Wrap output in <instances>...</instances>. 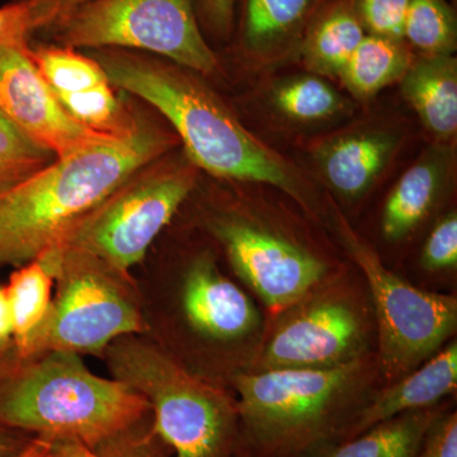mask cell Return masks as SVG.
<instances>
[{
	"instance_id": "obj_8",
	"label": "cell",
	"mask_w": 457,
	"mask_h": 457,
	"mask_svg": "<svg viewBox=\"0 0 457 457\" xmlns=\"http://www.w3.org/2000/svg\"><path fill=\"white\" fill-rule=\"evenodd\" d=\"M155 162L71 225L53 248L86 252L130 275L196 183L191 165Z\"/></svg>"
},
{
	"instance_id": "obj_9",
	"label": "cell",
	"mask_w": 457,
	"mask_h": 457,
	"mask_svg": "<svg viewBox=\"0 0 457 457\" xmlns=\"http://www.w3.org/2000/svg\"><path fill=\"white\" fill-rule=\"evenodd\" d=\"M345 248L368 281L378 329V366L390 384L411 374L455 335L457 302L414 287L384 266L378 253L339 218Z\"/></svg>"
},
{
	"instance_id": "obj_29",
	"label": "cell",
	"mask_w": 457,
	"mask_h": 457,
	"mask_svg": "<svg viewBox=\"0 0 457 457\" xmlns=\"http://www.w3.org/2000/svg\"><path fill=\"white\" fill-rule=\"evenodd\" d=\"M353 5L368 35L403 41L409 0H353Z\"/></svg>"
},
{
	"instance_id": "obj_23",
	"label": "cell",
	"mask_w": 457,
	"mask_h": 457,
	"mask_svg": "<svg viewBox=\"0 0 457 457\" xmlns=\"http://www.w3.org/2000/svg\"><path fill=\"white\" fill-rule=\"evenodd\" d=\"M55 96L75 121L97 134L125 139L139 130L144 122L117 97L111 82L84 92Z\"/></svg>"
},
{
	"instance_id": "obj_1",
	"label": "cell",
	"mask_w": 457,
	"mask_h": 457,
	"mask_svg": "<svg viewBox=\"0 0 457 457\" xmlns=\"http://www.w3.org/2000/svg\"><path fill=\"white\" fill-rule=\"evenodd\" d=\"M149 403L116 378L93 374L79 354L0 352V427L97 450L143 427Z\"/></svg>"
},
{
	"instance_id": "obj_21",
	"label": "cell",
	"mask_w": 457,
	"mask_h": 457,
	"mask_svg": "<svg viewBox=\"0 0 457 457\" xmlns=\"http://www.w3.org/2000/svg\"><path fill=\"white\" fill-rule=\"evenodd\" d=\"M54 286L53 270L40 258L17 267L9 276L5 291L13 321V347L18 353L26 351L44 323L53 302Z\"/></svg>"
},
{
	"instance_id": "obj_36",
	"label": "cell",
	"mask_w": 457,
	"mask_h": 457,
	"mask_svg": "<svg viewBox=\"0 0 457 457\" xmlns=\"http://www.w3.org/2000/svg\"><path fill=\"white\" fill-rule=\"evenodd\" d=\"M31 438L23 433L11 431L0 427V457H11L20 453Z\"/></svg>"
},
{
	"instance_id": "obj_4",
	"label": "cell",
	"mask_w": 457,
	"mask_h": 457,
	"mask_svg": "<svg viewBox=\"0 0 457 457\" xmlns=\"http://www.w3.org/2000/svg\"><path fill=\"white\" fill-rule=\"evenodd\" d=\"M363 357L321 369L237 376L240 433L254 457H317L345 440L369 376Z\"/></svg>"
},
{
	"instance_id": "obj_31",
	"label": "cell",
	"mask_w": 457,
	"mask_h": 457,
	"mask_svg": "<svg viewBox=\"0 0 457 457\" xmlns=\"http://www.w3.org/2000/svg\"><path fill=\"white\" fill-rule=\"evenodd\" d=\"M155 436L152 429L147 432L137 431L125 436L99 447L97 450L84 449L79 446H65L66 457H158L155 455L154 447Z\"/></svg>"
},
{
	"instance_id": "obj_18",
	"label": "cell",
	"mask_w": 457,
	"mask_h": 457,
	"mask_svg": "<svg viewBox=\"0 0 457 457\" xmlns=\"http://www.w3.org/2000/svg\"><path fill=\"white\" fill-rule=\"evenodd\" d=\"M444 177L445 167L437 158L418 162L403 174L385 204V237L400 240L420 227L440 196Z\"/></svg>"
},
{
	"instance_id": "obj_33",
	"label": "cell",
	"mask_w": 457,
	"mask_h": 457,
	"mask_svg": "<svg viewBox=\"0 0 457 457\" xmlns=\"http://www.w3.org/2000/svg\"><path fill=\"white\" fill-rule=\"evenodd\" d=\"M198 21L219 37H227L233 29L236 0H195Z\"/></svg>"
},
{
	"instance_id": "obj_5",
	"label": "cell",
	"mask_w": 457,
	"mask_h": 457,
	"mask_svg": "<svg viewBox=\"0 0 457 457\" xmlns=\"http://www.w3.org/2000/svg\"><path fill=\"white\" fill-rule=\"evenodd\" d=\"M102 356L112 378L149 403L152 432L171 457H230L240 433L237 404L144 335L122 337Z\"/></svg>"
},
{
	"instance_id": "obj_10",
	"label": "cell",
	"mask_w": 457,
	"mask_h": 457,
	"mask_svg": "<svg viewBox=\"0 0 457 457\" xmlns=\"http://www.w3.org/2000/svg\"><path fill=\"white\" fill-rule=\"evenodd\" d=\"M215 233L237 275L270 311L303 303L326 276V264L315 255L257 225L221 221Z\"/></svg>"
},
{
	"instance_id": "obj_32",
	"label": "cell",
	"mask_w": 457,
	"mask_h": 457,
	"mask_svg": "<svg viewBox=\"0 0 457 457\" xmlns=\"http://www.w3.org/2000/svg\"><path fill=\"white\" fill-rule=\"evenodd\" d=\"M417 457H457V414H438Z\"/></svg>"
},
{
	"instance_id": "obj_19",
	"label": "cell",
	"mask_w": 457,
	"mask_h": 457,
	"mask_svg": "<svg viewBox=\"0 0 457 457\" xmlns=\"http://www.w3.org/2000/svg\"><path fill=\"white\" fill-rule=\"evenodd\" d=\"M438 414L435 407L400 414L317 457H417Z\"/></svg>"
},
{
	"instance_id": "obj_12",
	"label": "cell",
	"mask_w": 457,
	"mask_h": 457,
	"mask_svg": "<svg viewBox=\"0 0 457 457\" xmlns=\"http://www.w3.org/2000/svg\"><path fill=\"white\" fill-rule=\"evenodd\" d=\"M29 49V45L0 49V113L56 158L117 139L84 128L66 112L36 68Z\"/></svg>"
},
{
	"instance_id": "obj_13",
	"label": "cell",
	"mask_w": 457,
	"mask_h": 457,
	"mask_svg": "<svg viewBox=\"0 0 457 457\" xmlns=\"http://www.w3.org/2000/svg\"><path fill=\"white\" fill-rule=\"evenodd\" d=\"M180 309L191 329L210 341H237L258 324L251 299L206 255L197 258L186 272Z\"/></svg>"
},
{
	"instance_id": "obj_22",
	"label": "cell",
	"mask_w": 457,
	"mask_h": 457,
	"mask_svg": "<svg viewBox=\"0 0 457 457\" xmlns=\"http://www.w3.org/2000/svg\"><path fill=\"white\" fill-rule=\"evenodd\" d=\"M315 0H245L243 42L255 54H269L293 41Z\"/></svg>"
},
{
	"instance_id": "obj_20",
	"label": "cell",
	"mask_w": 457,
	"mask_h": 457,
	"mask_svg": "<svg viewBox=\"0 0 457 457\" xmlns=\"http://www.w3.org/2000/svg\"><path fill=\"white\" fill-rule=\"evenodd\" d=\"M411 62L403 41L366 35L339 77L354 97L365 101L402 80Z\"/></svg>"
},
{
	"instance_id": "obj_7",
	"label": "cell",
	"mask_w": 457,
	"mask_h": 457,
	"mask_svg": "<svg viewBox=\"0 0 457 457\" xmlns=\"http://www.w3.org/2000/svg\"><path fill=\"white\" fill-rule=\"evenodd\" d=\"M42 31L73 49L143 51L203 74L218 68L195 0H96Z\"/></svg>"
},
{
	"instance_id": "obj_6",
	"label": "cell",
	"mask_w": 457,
	"mask_h": 457,
	"mask_svg": "<svg viewBox=\"0 0 457 457\" xmlns=\"http://www.w3.org/2000/svg\"><path fill=\"white\" fill-rule=\"evenodd\" d=\"M38 258L55 278L53 302L21 354H102L122 337L145 335V309L130 275L77 249L51 248Z\"/></svg>"
},
{
	"instance_id": "obj_11",
	"label": "cell",
	"mask_w": 457,
	"mask_h": 457,
	"mask_svg": "<svg viewBox=\"0 0 457 457\" xmlns=\"http://www.w3.org/2000/svg\"><path fill=\"white\" fill-rule=\"evenodd\" d=\"M366 327L356 306L341 297L306 303L279 324L255 371L321 369L359 359Z\"/></svg>"
},
{
	"instance_id": "obj_14",
	"label": "cell",
	"mask_w": 457,
	"mask_h": 457,
	"mask_svg": "<svg viewBox=\"0 0 457 457\" xmlns=\"http://www.w3.org/2000/svg\"><path fill=\"white\" fill-rule=\"evenodd\" d=\"M456 386L457 345L453 341L411 374L394 381L378 396L368 400L357 411L343 441L357 437L371 427L400 414L433 408L445 396L455 392Z\"/></svg>"
},
{
	"instance_id": "obj_30",
	"label": "cell",
	"mask_w": 457,
	"mask_h": 457,
	"mask_svg": "<svg viewBox=\"0 0 457 457\" xmlns=\"http://www.w3.org/2000/svg\"><path fill=\"white\" fill-rule=\"evenodd\" d=\"M423 269L441 270L457 264V216L450 212L427 237L420 260Z\"/></svg>"
},
{
	"instance_id": "obj_28",
	"label": "cell",
	"mask_w": 457,
	"mask_h": 457,
	"mask_svg": "<svg viewBox=\"0 0 457 457\" xmlns=\"http://www.w3.org/2000/svg\"><path fill=\"white\" fill-rule=\"evenodd\" d=\"M59 17V9L47 0L11 2L0 7V49L25 46L33 33L42 31Z\"/></svg>"
},
{
	"instance_id": "obj_15",
	"label": "cell",
	"mask_w": 457,
	"mask_h": 457,
	"mask_svg": "<svg viewBox=\"0 0 457 457\" xmlns=\"http://www.w3.org/2000/svg\"><path fill=\"white\" fill-rule=\"evenodd\" d=\"M398 139L386 132H356L338 137L319 152V163L339 195L365 194L389 162Z\"/></svg>"
},
{
	"instance_id": "obj_37",
	"label": "cell",
	"mask_w": 457,
	"mask_h": 457,
	"mask_svg": "<svg viewBox=\"0 0 457 457\" xmlns=\"http://www.w3.org/2000/svg\"><path fill=\"white\" fill-rule=\"evenodd\" d=\"M12 2H29V0H12ZM47 2L54 3L56 5L57 9H59V17L57 18H60L71 13L75 9L88 4V3L96 2V0H47Z\"/></svg>"
},
{
	"instance_id": "obj_25",
	"label": "cell",
	"mask_w": 457,
	"mask_h": 457,
	"mask_svg": "<svg viewBox=\"0 0 457 457\" xmlns=\"http://www.w3.org/2000/svg\"><path fill=\"white\" fill-rule=\"evenodd\" d=\"M422 56L453 55L456 18L446 0H409L404 38Z\"/></svg>"
},
{
	"instance_id": "obj_16",
	"label": "cell",
	"mask_w": 457,
	"mask_h": 457,
	"mask_svg": "<svg viewBox=\"0 0 457 457\" xmlns=\"http://www.w3.org/2000/svg\"><path fill=\"white\" fill-rule=\"evenodd\" d=\"M402 82L403 95L427 130L451 139L457 130V62L453 55L422 56L411 62Z\"/></svg>"
},
{
	"instance_id": "obj_35",
	"label": "cell",
	"mask_w": 457,
	"mask_h": 457,
	"mask_svg": "<svg viewBox=\"0 0 457 457\" xmlns=\"http://www.w3.org/2000/svg\"><path fill=\"white\" fill-rule=\"evenodd\" d=\"M11 457H64L62 445L33 437L20 453Z\"/></svg>"
},
{
	"instance_id": "obj_26",
	"label": "cell",
	"mask_w": 457,
	"mask_h": 457,
	"mask_svg": "<svg viewBox=\"0 0 457 457\" xmlns=\"http://www.w3.org/2000/svg\"><path fill=\"white\" fill-rule=\"evenodd\" d=\"M273 102L282 113L302 122L320 121L338 113L342 101L335 89L320 78H290L273 90Z\"/></svg>"
},
{
	"instance_id": "obj_2",
	"label": "cell",
	"mask_w": 457,
	"mask_h": 457,
	"mask_svg": "<svg viewBox=\"0 0 457 457\" xmlns=\"http://www.w3.org/2000/svg\"><path fill=\"white\" fill-rule=\"evenodd\" d=\"M152 123L125 139L101 141L55 158L0 194V270L37 260L71 225L135 173L176 145Z\"/></svg>"
},
{
	"instance_id": "obj_24",
	"label": "cell",
	"mask_w": 457,
	"mask_h": 457,
	"mask_svg": "<svg viewBox=\"0 0 457 457\" xmlns=\"http://www.w3.org/2000/svg\"><path fill=\"white\" fill-rule=\"evenodd\" d=\"M36 68L54 95L84 92L110 82L106 71L93 56L68 46H38L29 49Z\"/></svg>"
},
{
	"instance_id": "obj_17",
	"label": "cell",
	"mask_w": 457,
	"mask_h": 457,
	"mask_svg": "<svg viewBox=\"0 0 457 457\" xmlns=\"http://www.w3.org/2000/svg\"><path fill=\"white\" fill-rule=\"evenodd\" d=\"M366 33L353 0H338L309 27L303 60L315 74L339 77Z\"/></svg>"
},
{
	"instance_id": "obj_3",
	"label": "cell",
	"mask_w": 457,
	"mask_h": 457,
	"mask_svg": "<svg viewBox=\"0 0 457 457\" xmlns=\"http://www.w3.org/2000/svg\"><path fill=\"white\" fill-rule=\"evenodd\" d=\"M93 57L114 88L137 96L163 114L192 164L219 179L273 186L305 204V186L297 171L194 78L135 51L95 50Z\"/></svg>"
},
{
	"instance_id": "obj_27",
	"label": "cell",
	"mask_w": 457,
	"mask_h": 457,
	"mask_svg": "<svg viewBox=\"0 0 457 457\" xmlns=\"http://www.w3.org/2000/svg\"><path fill=\"white\" fill-rule=\"evenodd\" d=\"M56 156L18 131L0 113V194L46 167Z\"/></svg>"
},
{
	"instance_id": "obj_34",
	"label": "cell",
	"mask_w": 457,
	"mask_h": 457,
	"mask_svg": "<svg viewBox=\"0 0 457 457\" xmlns=\"http://www.w3.org/2000/svg\"><path fill=\"white\" fill-rule=\"evenodd\" d=\"M13 347V321L5 285L0 284V352Z\"/></svg>"
}]
</instances>
